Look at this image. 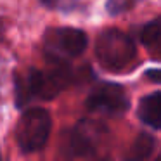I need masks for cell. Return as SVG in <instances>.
<instances>
[{
    "instance_id": "1",
    "label": "cell",
    "mask_w": 161,
    "mask_h": 161,
    "mask_svg": "<svg viewBox=\"0 0 161 161\" xmlns=\"http://www.w3.org/2000/svg\"><path fill=\"white\" fill-rule=\"evenodd\" d=\"M69 81V73L64 66L54 68L49 71L28 69L25 76L16 80V92H18V104L23 106L31 99H49L56 97Z\"/></svg>"
},
{
    "instance_id": "2",
    "label": "cell",
    "mask_w": 161,
    "mask_h": 161,
    "mask_svg": "<svg viewBox=\"0 0 161 161\" xmlns=\"http://www.w3.org/2000/svg\"><path fill=\"white\" fill-rule=\"evenodd\" d=\"M50 119L49 111L42 108H31L25 111L16 128V139L23 153H35L47 144L50 135Z\"/></svg>"
},
{
    "instance_id": "3",
    "label": "cell",
    "mask_w": 161,
    "mask_h": 161,
    "mask_svg": "<svg viewBox=\"0 0 161 161\" xmlns=\"http://www.w3.org/2000/svg\"><path fill=\"white\" fill-rule=\"evenodd\" d=\"M87 35L76 28H54L45 35V54L49 59L63 63L76 57L87 49Z\"/></svg>"
},
{
    "instance_id": "4",
    "label": "cell",
    "mask_w": 161,
    "mask_h": 161,
    "mask_svg": "<svg viewBox=\"0 0 161 161\" xmlns=\"http://www.w3.org/2000/svg\"><path fill=\"white\" fill-rule=\"evenodd\" d=\"M97 57L108 69H123L135 57L132 40L119 31H106L97 42Z\"/></svg>"
},
{
    "instance_id": "5",
    "label": "cell",
    "mask_w": 161,
    "mask_h": 161,
    "mask_svg": "<svg viewBox=\"0 0 161 161\" xmlns=\"http://www.w3.org/2000/svg\"><path fill=\"white\" fill-rule=\"evenodd\" d=\"M88 111L108 116H119L128 109L130 99L125 94L123 87L114 83H101L92 90L85 102Z\"/></svg>"
},
{
    "instance_id": "6",
    "label": "cell",
    "mask_w": 161,
    "mask_h": 161,
    "mask_svg": "<svg viewBox=\"0 0 161 161\" xmlns=\"http://www.w3.org/2000/svg\"><path fill=\"white\" fill-rule=\"evenodd\" d=\"M97 140H99L97 128L87 121H81L69 135V144H68L69 154L71 156H90L97 149L95 147Z\"/></svg>"
},
{
    "instance_id": "7",
    "label": "cell",
    "mask_w": 161,
    "mask_h": 161,
    "mask_svg": "<svg viewBox=\"0 0 161 161\" xmlns=\"http://www.w3.org/2000/svg\"><path fill=\"white\" fill-rule=\"evenodd\" d=\"M139 116L151 128H161V92H153L140 99Z\"/></svg>"
},
{
    "instance_id": "8",
    "label": "cell",
    "mask_w": 161,
    "mask_h": 161,
    "mask_svg": "<svg viewBox=\"0 0 161 161\" xmlns=\"http://www.w3.org/2000/svg\"><path fill=\"white\" fill-rule=\"evenodd\" d=\"M140 40L149 54L161 57V18L147 23L140 31Z\"/></svg>"
},
{
    "instance_id": "9",
    "label": "cell",
    "mask_w": 161,
    "mask_h": 161,
    "mask_svg": "<svg viewBox=\"0 0 161 161\" xmlns=\"http://www.w3.org/2000/svg\"><path fill=\"white\" fill-rule=\"evenodd\" d=\"M153 151H154V137L149 135V133H140L132 147L130 158H133V159H146L147 156L153 154Z\"/></svg>"
},
{
    "instance_id": "10",
    "label": "cell",
    "mask_w": 161,
    "mask_h": 161,
    "mask_svg": "<svg viewBox=\"0 0 161 161\" xmlns=\"http://www.w3.org/2000/svg\"><path fill=\"white\" fill-rule=\"evenodd\" d=\"M140 0H108V12L111 16H116V14H121V12H126L130 11L132 7H135Z\"/></svg>"
},
{
    "instance_id": "11",
    "label": "cell",
    "mask_w": 161,
    "mask_h": 161,
    "mask_svg": "<svg viewBox=\"0 0 161 161\" xmlns=\"http://www.w3.org/2000/svg\"><path fill=\"white\" fill-rule=\"evenodd\" d=\"M40 2L50 9H71L76 0H40Z\"/></svg>"
},
{
    "instance_id": "12",
    "label": "cell",
    "mask_w": 161,
    "mask_h": 161,
    "mask_svg": "<svg viewBox=\"0 0 161 161\" xmlns=\"http://www.w3.org/2000/svg\"><path fill=\"white\" fill-rule=\"evenodd\" d=\"M146 76L149 78L151 81H156V83H161V69H147Z\"/></svg>"
},
{
    "instance_id": "13",
    "label": "cell",
    "mask_w": 161,
    "mask_h": 161,
    "mask_svg": "<svg viewBox=\"0 0 161 161\" xmlns=\"http://www.w3.org/2000/svg\"><path fill=\"white\" fill-rule=\"evenodd\" d=\"M0 35H2V21H0Z\"/></svg>"
},
{
    "instance_id": "14",
    "label": "cell",
    "mask_w": 161,
    "mask_h": 161,
    "mask_svg": "<svg viewBox=\"0 0 161 161\" xmlns=\"http://www.w3.org/2000/svg\"><path fill=\"white\" fill-rule=\"evenodd\" d=\"M158 158H159V159H161V154H159V156H158Z\"/></svg>"
}]
</instances>
